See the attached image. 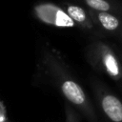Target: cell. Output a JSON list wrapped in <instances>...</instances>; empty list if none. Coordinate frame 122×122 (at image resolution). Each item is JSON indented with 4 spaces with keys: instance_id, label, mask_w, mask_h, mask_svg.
<instances>
[{
    "instance_id": "obj_2",
    "label": "cell",
    "mask_w": 122,
    "mask_h": 122,
    "mask_svg": "<svg viewBox=\"0 0 122 122\" xmlns=\"http://www.w3.org/2000/svg\"><path fill=\"white\" fill-rule=\"evenodd\" d=\"M97 98L100 109L111 122H122V102L117 96L100 91Z\"/></svg>"
},
{
    "instance_id": "obj_5",
    "label": "cell",
    "mask_w": 122,
    "mask_h": 122,
    "mask_svg": "<svg viewBox=\"0 0 122 122\" xmlns=\"http://www.w3.org/2000/svg\"><path fill=\"white\" fill-rule=\"evenodd\" d=\"M98 22L100 23V25L107 30H116L119 25H120V21L117 17H115L113 14L109 13V12H99L97 11V13L95 14Z\"/></svg>"
},
{
    "instance_id": "obj_8",
    "label": "cell",
    "mask_w": 122,
    "mask_h": 122,
    "mask_svg": "<svg viewBox=\"0 0 122 122\" xmlns=\"http://www.w3.org/2000/svg\"><path fill=\"white\" fill-rule=\"evenodd\" d=\"M0 122H9L6 108L2 101H0Z\"/></svg>"
},
{
    "instance_id": "obj_4",
    "label": "cell",
    "mask_w": 122,
    "mask_h": 122,
    "mask_svg": "<svg viewBox=\"0 0 122 122\" xmlns=\"http://www.w3.org/2000/svg\"><path fill=\"white\" fill-rule=\"evenodd\" d=\"M67 13L74 21V23L76 22L85 28L92 27V23L91 19L89 18L86 11L81 7H78L75 5H69L67 7Z\"/></svg>"
},
{
    "instance_id": "obj_3",
    "label": "cell",
    "mask_w": 122,
    "mask_h": 122,
    "mask_svg": "<svg viewBox=\"0 0 122 122\" xmlns=\"http://www.w3.org/2000/svg\"><path fill=\"white\" fill-rule=\"evenodd\" d=\"M101 63L104 71L106 73L113 78L114 80H118L122 76L121 68L119 65V62L112 52V50H110L107 47H104L101 51Z\"/></svg>"
},
{
    "instance_id": "obj_7",
    "label": "cell",
    "mask_w": 122,
    "mask_h": 122,
    "mask_svg": "<svg viewBox=\"0 0 122 122\" xmlns=\"http://www.w3.org/2000/svg\"><path fill=\"white\" fill-rule=\"evenodd\" d=\"M65 122H79L81 119L79 113L68 103L65 105Z\"/></svg>"
},
{
    "instance_id": "obj_1",
    "label": "cell",
    "mask_w": 122,
    "mask_h": 122,
    "mask_svg": "<svg viewBox=\"0 0 122 122\" xmlns=\"http://www.w3.org/2000/svg\"><path fill=\"white\" fill-rule=\"evenodd\" d=\"M34 11L36 16L46 24L62 28H71L75 25L67 12L53 4H41L34 8Z\"/></svg>"
},
{
    "instance_id": "obj_6",
    "label": "cell",
    "mask_w": 122,
    "mask_h": 122,
    "mask_svg": "<svg viewBox=\"0 0 122 122\" xmlns=\"http://www.w3.org/2000/svg\"><path fill=\"white\" fill-rule=\"evenodd\" d=\"M85 2L90 8L99 12H108V10L111 9L110 3H108L106 0H85Z\"/></svg>"
}]
</instances>
